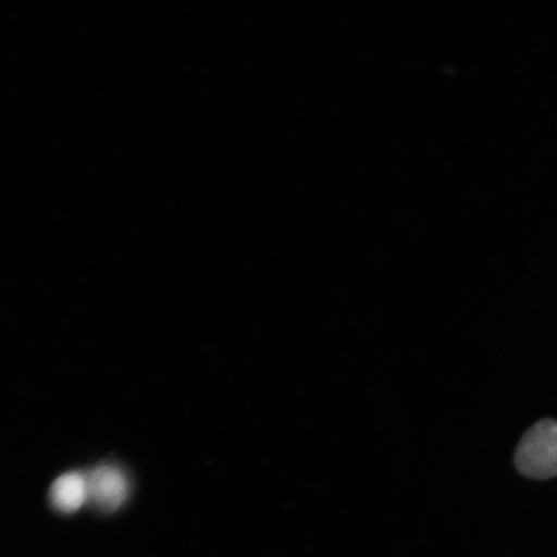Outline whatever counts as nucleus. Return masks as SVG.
<instances>
[{
  "instance_id": "nucleus-3",
  "label": "nucleus",
  "mask_w": 557,
  "mask_h": 557,
  "mask_svg": "<svg viewBox=\"0 0 557 557\" xmlns=\"http://www.w3.org/2000/svg\"><path fill=\"white\" fill-rule=\"evenodd\" d=\"M52 504L64 513L78 511L88 498L87 478L70 472L55 480L51 491Z\"/></svg>"
},
{
  "instance_id": "nucleus-1",
  "label": "nucleus",
  "mask_w": 557,
  "mask_h": 557,
  "mask_svg": "<svg viewBox=\"0 0 557 557\" xmlns=\"http://www.w3.org/2000/svg\"><path fill=\"white\" fill-rule=\"evenodd\" d=\"M515 466L528 479L557 476V421L545 418L525 431L515 450Z\"/></svg>"
},
{
  "instance_id": "nucleus-2",
  "label": "nucleus",
  "mask_w": 557,
  "mask_h": 557,
  "mask_svg": "<svg viewBox=\"0 0 557 557\" xmlns=\"http://www.w3.org/2000/svg\"><path fill=\"white\" fill-rule=\"evenodd\" d=\"M88 498L102 510L114 511L127 497V480L124 473L113 466H100L87 478Z\"/></svg>"
}]
</instances>
